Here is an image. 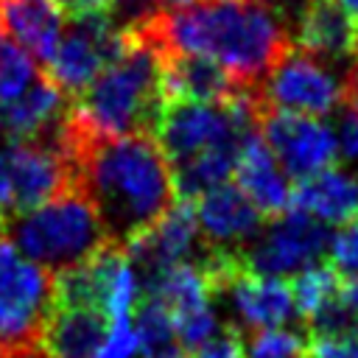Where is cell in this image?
<instances>
[{"label": "cell", "mask_w": 358, "mask_h": 358, "mask_svg": "<svg viewBox=\"0 0 358 358\" xmlns=\"http://www.w3.org/2000/svg\"><path fill=\"white\" fill-rule=\"evenodd\" d=\"M53 308V274L0 238V355L39 344Z\"/></svg>", "instance_id": "5"}, {"label": "cell", "mask_w": 358, "mask_h": 358, "mask_svg": "<svg viewBox=\"0 0 358 358\" xmlns=\"http://www.w3.org/2000/svg\"><path fill=\"white\" fill-rule=\"evenodd\" d=\"M6 159L11 173V210L17 215L76 187L67 157L50 143H8Z\"/></svg>", "instance_id": "10"}, {"label": "cell", "mask_w": 358, "mask_h": 358, "mask_svg": "<svg viewBox=\"0 0 358 358\" xmlns=\"http://www.w3.org/2000/svg\"><path fill=\"white\" fill-rule=\"evenodd\" d=\"M159 53H193L218 62L246 92L291 53L294 39L271 0H199L162 11L140 31Z\"/></svg>", "instance_id": "1"}, {"label": "cell", "mask_w": 358, "mask_h": 358, "mask_svg": "<svg viewBox=\"0 0 358 358\" xmlns=\"http://www.w3.org/2000/svg\"><path fill=\"white\" fill-rule=\"evenodd\" d=\"M137 350H140V341L131 319H117V322H109V333L101 350L95 352V358H134Z\"/></svg>", "instance_id": "27"}, {"label": "cell", "mask_w": 358, "mask_h": 358, "mask_svg": "<svg viewBox=\"0 0 358 358\" xmlns=\"http://www.w3.org/2000/svg\"><path fill=\"white\" fill-rule=\"evenodd\" d=\"M243 347L249 358H305V341L296 330H257L243 333Z\"/></svg>", "instance_id": "24"}, {"label": "cell", "mask_w": 358, "mask_h": 358, "mask_svg": "<svg viewBox=\"0 0 358 358\" xmlns=\"http://www.w3.org/2000/svg\"><path fill=\"white\" fill-rule=\"evenodd\" d=\"M235 185L257 207L263 218H280L291 210V182L260 134H255L238 154Z\"/></svg>", "instance_id": "15"}, {"label": "cell", "mask_w": 358, "mask_h": 358, "mask_svg": "<svg viewBox=\"0 0 358 358\" xmlns=\"http://www.w3.org/2000/svg\"><path fill=\"white\" fill-rule=\"evenodd\" d=\"M249 95L218 62L193 53H162V98L196 103H229Z\"/></svg>", "instance_id": "12"}, {"label": "cell", "mask_w": 358, "mask_h": 358, "mask_svg": "<svg viewBox=\"0 0 358 358\" xmlns=\"http://www.w3.org/2000/svg\"><path fill=\"white\" fill-rule=\"evenodd\" d=\"M0 358H50L39 344L34 347H22V350H11V352H3Z\"/></svg>", "instance_id": "33"}, {"label": "cell", "mask_w": 358, "mask_h": 358, "mask_svg": "<svg viewBox=\"0 0 358 358\" xmlns=\"http://www.w3.org/2000/svg\"><path fill=\"white\" fill-rule=\"evenodd\" d=\"M143 358L159 355L171 347H176V330H173V316L154 299H140L137 302V324H134Z\"/></svg>", "instance_id": "21"}, {"label": "cell", "mask_w": 358, "mask_h": 358, "mask_svg": "<svg viewBox=\"0 0 358 358\" xmlns=\"http://www.w3.org/2000/svg\"><path fill=\"white\" fill-rule=\"evenodd\" d=\"M305 358H358V333L344 338H310Z\"/></svg>", "instance_id": "28"}, {"label": "cell", "mask_w": 358, "mask_h": 358, "mask_svg": "<svg viewBox=\"0 0 358 358\" xmlns=\"http://www.w3.org/2000/svg\"><path fill=\"white\" fill-rule=\"evenodd\" d=\"M62 11L73 14V20L78 17H95V14H106L112 8L115 0H53Z\"/></svg>", "instance_id": "30"}, {"label": "cell", "mask_w": 358, "mask_h": 358, "mask_svg": "<svg viewBox=\"0 0 358 358\" xmlns=\"http://www.w3.org/2000/svg\"><path fill=\"white\" fill-rule=\"evenodd\" d=\"M162 106V53L145 36L129 34L123 56L67 103L62 140L154 134Z\"/></svg>", "instance_id": "3"}, {"label": "cell", "mask_w": 358, "mask_h": 358, "mask_svg": "<svg viewBox=\"0 0 358 358\" xmlns=\"http://www.w3.org/2000/svg\"><path fill=\"white\" fill-rule=\"evenodd\" d=\"M291 210L308 213L316 221L327 224H352L358 221V173L330 168L305 182L294 185Z\"/></svg>", "instance_id": "17"}, {"label": "cell", "mask_w": 358, "mask_h": 358, "mask_svg": "<svg viewBox=\"0 0 358 358\" xmlns=\"http://www.w3.org/2000/svg\"><path fill=\"white\" fill-rule=\"evenodd\" d=\"M11 235L14 246L50 274H62L90 260L109 241L92 201L78 187H70L48 204L17 215Z\"/></svg>", "instance_id": "4"}, {"label": "cell", "mask_w": 358, "mask_h": 358, "mask_svg": "<svg viewBox=\"0 0 358 358\" xmlns=\"http://www.w3.org/2000/svg\"><path fill=\"white\" fill-rule=\"evenodd\" d=\"M338 148L347 159H358V106H347L341 117V140Z\"/></svg>", "instance_id": "29"}, {"label": "cell", "mask_w": 358, "mask_h": 358, "mask_svg": "<svg viewBox=\"0 0 358 358\" xmlns=\"http://www.w3.org/2000/svg\"><path fill=\"white\" fill-rule=\"evenodd\" d=\"M305 322H308V333L313 338H344V336L358 333V313L344 299L341 291L330 302H324L313 316H308Z\"/></svg>", "instance_id": "23"}, {"label": "cell", "mask_w": 358, "mask_h": 358, "mask_svg": "<svg viewBox=\"0 0 358 358\" xmlns=\"http://www.w3.org/2000/svg\"><path fill=\"white\" fill-rule=\"evenodd\" d=\"M257 103L274 112L324 117L347 103V92L324 62L308 56L294 45L291 53L260 84Z\"/></svg>", "instance_id": "7"}, {"label": "cell", "mask_w": 358, "mask_h": 358, "mask_svg": "<svg viewBox=\"0 0 358 358\" xmlns=\"http://www.w3.org/2000/svg\"><path fill=\"white\" fill-rule=\"evenodd\" d=\"M187 358H246L243 330L238 324H224L207 344L187 352Z\"/></svg>", "instance_id": "26"}, {"label": "cell", "mask_w": 358, "mask_h": 358, "mask_svg": "<svg viewBox=\"0 0 358 358\" xmlns=\"http://www.w3.org/2000/svg\"><path fill=\"white\" fill-rule=\"evenodd\" d=\"M196 207V221L201 232V243L210 249H224V252H246L249 243L260 238L263 215L257 207L243 196L238 185H218L199 196L193 201Z\"/></svg>", "instance_id": "11"}, {"label": "cell", "mask_w": 358, "mask_h": 358, "mask_svg": "<svg viewBox=\"0 0 358 358\" xmlns=\"http://www.w3.org/2000/svg\"><path fill=\"white\" fill-rule=\"evenodd\" d=\"M336 3H338V6H341V8H344V11L358 22V0H336Z\"/></svg>", "instance_id": "35"}, {"label": "cell", "mask_w": 358, "mask_h": 358, "mask_svg": "<svg viewBox=\"0 0 358 358\" xmlns=\"http://www.w3.org/2000/svg\"><path fill=\"white\" fill-rule=\"evenodd\" d=\"M341 294H344V299H347V302L355 308V313H358V280H344Z\"/></svg>", "instance_id": "34"}, {"label": "cell", "mask_w": 358, "mask_h": 358, "mask_svg": "<svg viewBox=\"0 0 358 358\" xmlns=\"http://www.w3.org/2000/svg\"><path fill=\"white\" fill-rule=\"evenodd\" d=\"M344 280H358V221L333 232L330 241V260H327Z\"/></svg>", "instance_id": "25"}, {"label": "cell", "mask_w": 358, "mask_h": 358, "mask_svg": "<svg viewBox=\"0 0 358 358\" xmlns=\"http://www.w3.org/2000/svg\"><path fill=\"white\" fill-rule=\"evenodd\" d=\"M344 92H347V103L344 106H358V53L352 59V70L344 78Z\"/></svg>", "instance_id": "32"}, {"label": "cell", "mask_w": 358, "mask_h": 358, "mask_svg": "<svg viewBox=\"0 0 358 358\" xmlns=\"http://www.w3.org/2000/svg\"><path fill=\"white\" fill-rule=\"evenodd\" d=\"M330 241L333 232L322 221L308 213L288 210L285 215L274 218L255 243L246 246L243 263L252 274L280 277L319 263V257L330 252Z\"/></svg>", "instance_id": "9"}, {"label": "cell", "mask_w": 358, "mask_h": 358, "mask_svg": "<svg viewBox=\"0 0 358 358\" xmlns=\"http://www.w3.org/2000/svg\"><path fill=\"white\" fill-rule=\"evenodd\" d=\"M42 70L34 64V59L8 36L0 34V103H8L20 98Z\"/></svg>", "instance_id": "22"}, {"label": "cell", "mask_w": 358, "mask_h": 358, "mask_svg": "<svg viewBox=\"0 0 358 358\" xmlns=\"http://www.w3.org/2000/svg\"><path fill=\"white\" fill-rule=\"evenodd\" d=\"M260 137L285 171L288 179L305 182L322 171L336 168L338 140L333 126L322 117L274 112L260 106Z\"/></svg>", "instance_id": "8"}, {"label": "cell", "mask_w": 358, "mask_h": 358, "mask_svg": "<svg viewBox=\"0 0 358 358\" xmlns=\"http://www.w3.org/2000/svg\"><path fill=\"white\" fill-rule=\"evenodd\" d=\"M8 210H11V173H8L6 151H0V213L8 215Z\"/></svg>", "instance_id": "31"}, {"label": "cell", "mask_w": 358, "mask_h": 358, "mask_svg": "<svg viewBox=\"0 0 358 358\" xmlns=\"http://www.w3.org/2000/svg\"><path fill=\"white\" fill-rule=\"evenodd\" d=\"M109 333V319L92 308H62L53 305L39 347L50 358H95Z\"/></svg>", "instance_id": "18"}, {"label": "cell", "mask_w": 358, "mask_h": 358, "mask_svg": "<svg viewBox=\"0 0 358 358\" xmlns=\"http://www.w3.org/2000/svg\"><path fill=\"white\" fill-rule=\"evenodd\" d=\"M159 6H173V8H187V6H193V3H199V0H157Z\"/></svg>", "instance_id": "36"}, {"label": "cell", "mask_w": 358, "mask_h": 358, "mask_svg": "<svg viewBox=\"0 0 358 358\" xmlns=\"http://www.w3.org/2000/svg\"><path fill=\"white\" fill-rule=\"evenodd\" d=\"M294 45L319 62H350L358 53V22L336 0H305Z\"/></svg>", "instance_id": "14"}, {"label": "cell", "mask_w": 358, "mask_h": 358, "mask_svg": "<svg viewBox=\"0 0 358 358\" xmlns=\"http://www.w3.org/2000/svg\"><path fill=\"white\" fill-rule=\"evenodd\" d=\"M6 221H8V215H3V213H0V238H3V229H6Z\"/></svg>", "instance_id": "37"}, {"label": "cell", "mask_w": 358, "mask_h": 358, "mask_svg": "<svg viewBox=\"0 0 358 358\" xmlns=\"http://www.w3.org/2000/svg\"><path fill=\"white\" fill-rule=\"evenodd\" d=\"M238 148H213L187 162L171 165L176 201H196L207 190L224 185L238 165Z\"/></svg>", "instance_id": "19"}, {"label": "cell", "mask_w": 358, "mask_h": 358, "mask_svg": "<svg viewBox=\"0 0 358 358\" xmlns=\"http://www.w3.org/2000/svg\"><path fill=\"white\" fill-rule=\"evenodd\" d=\"M126 48L129 34H120L106 14L78 17L64 25L62 42L45 73L73 101L101 76L103 67L120 59Z\"/></svg>", "instance_id": "6"}, {"label": "cell", "mask_w": 358, "mask_h": 358, "mask_svg": "<svg viewBox=\"0 0 358 358\" xmlns=\"http://www.w3.org/2000/svg\"><path fill=\"white\" fill-rule=\"evenodd\" d=\"M73 182L92 201L112 243H131L176 201L171 162L154 134L109 140H62Z\"/></svg>", "instance_id": "2"}, {"label": "cell", "mask_w": 358, "mask_h": 358, "mask_svg": "<svg viewBox=\"0 0 358 358\" xmlns=\"http://www.w3.org/2000/svg\"><path fill=\"white\" fill-rule=\"evenodd\" d=\"M0 20L8 39H14L28 56L50 64L64 34L62 8L53 0H0Z\"/></svg>", "instance_id": "16"}, {"label": "cell", "mask_w": 358, "mask_h": 358, "mask_svg": "<svg viewBox=\"0 0 358 358\" xmlns=\"http://www.w3.org/2000/svg\"><path fill=\"white\" fill-rule=\"evenodd\" d=\"M221 296H229L246 333L277 330L299 316L291 285L282 277H260L243 268L232 277Z\"/></svg>", "instance_id": "13"}, {"label": "cell", "mask_w": 358, "mask_h": 358, "mask_svg": "<svg viewBox=\"0 0 358 358\" xmlns=\"http://www.w3.org/2000/svg\"><path fill=\"white\" fill-rule=\"evenodd\" d=\"M288 285H291V294H294L296 313L302 319H308L344 288V277L330 263H313V266L296 271Z\"/></svg>", "instance_id": "20"}]
</instances>
